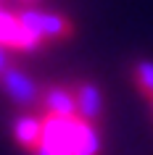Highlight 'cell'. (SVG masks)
Listing matches in <instances>:
<instances>
[{
  "label": "cell",
  "instance_id": "1",
  "mask_svg": "<svg viewBox=\"0 0 153 155\" xmlns=\"http://www.w3.org/2000/svg\"><path fill=\"white\" fill-rule=\"evenodd\" d=\"M16 18L21 24L34 32L42 42H64L71 40L77 34V24L66 13H58V11H42V8H21L13 11Z\"/></svg>",
  "mask_w": 153,
  "mask_h": 155
},
{
  "label": "cell",
  "instance_id": "2",
  "mask_svg": "<svg viewBox=\"0 0 153 155\" xmlns=\"http://www.w3.org/2000/svg\"><path fill=\"white\" fill-rule=\"evenodd\" d=\"M0 92L21 110H34L40 108L42 100V87L34 82L26 71H21L19 66L11 63L5 71L0 74Z\"/></svg>",
  "mask_w": 153,
  "mask_h": 155
},
{
  "label": "cell",
  "instance_id": "3",
  "mask_svg": "<svg viewBox=\"0 0 153 155\" xmlns=\"http://www.w3.org/2000/svg\"><path fill=\"white\" fill-rule=\"evenodd\" d=\"M42 118H45V134L32 155H74L77 118H53V116Z\"/></svg>",
  "mask_w": 153,
  "mask_h": 155
},
{
  "label": "cell",
  "instance_id": "4",
  "mask_svg": "<svg viewBox=\"0 0 153 155\" xmlns=\"http://www.w3.org/2000/svg\"><path fill=\"white\" fill-rule=\"evenodd\" d=\"M71 87H74V100H77V118L92 124V126H100L106 118V100L98 82H92L90 76H77Z\"/></svg>",
  "mask_w": 153,
  "mask_h": 155
},
{
  "label": "cell",
  "instance_id": "5",
  "mask_svg": "<svg viewBox=\"0 0 153 155\" xmlns=\"http://www.w3.org/2000/svg\"><path fill=\"white\" fill-rule=\"evenodd\" d=\"M42 45L45 42L34 32H29L16 18V13L0 11V48L16 50V53H34V50H42Z\"/></svg>",
  "mask_w": 153,
  "mask_h": 155
},
{
  "label": "cell",
  "instance_id": "6",
  "mask_svg": "<svg viewBox=\"0 0 153 155\" xmlns=\"http://www.w3.org/2000/svg\"><path fill=\"white\" fill-rule=\"evenodd\" d=\"M40 113L53 118H77V100L71 84H45L40 100Z\"/></svg>",
  "mask_w": 153,
  "mask_h": 155
},
{
  "label": "cell",
  "instance_id": "7",
  "mask_svg": "<svg viewBox=\"0 0 153 155\" xmlns=\"http://www.w3.org/2000/svg\"><path fill=\"white\" fill-rule=\"evenodd\" d=\"M11 134L16 139V145L21 150L32 155L42 142V134H45V118L42 113H34V110H21L19 116H13L11 121Z\"/></svg>",
  "mask_w": 153,
  "mask_h": 155
},
{
  "label": "cell",
  "instance_id": "8",
  "mask_svg": "<svg viewBox=\"0 0 153 155\" xmlns=\"http://www.w3.org/2000/svg\"><path fill=\"white\" fill-rule=\"evenodd\" d=\"M129 79L135 84V90L148 103H153V61L151 58H135L129 63Z\"/></svg>",
  "mask_w": 153,
  "mask_h": 155
},
{
  "label": "cell",
  "instance_id": "9",
  "mask_svg": "<svg viewBox=\"0 0 153 155\" xmlns=\"http://www.w3.org/2000/svg\"><path fill=\"white\" fill-rule=\"evenodd\" d=\"M74 155H100V126H92V124L77 118Z\"/></svg>",
  "mask_w": 153,
  "mask_h": 155
},
{
  "label": "cell",
  "instance_id": "10",
  "mask_svg": "<svg viewBox=\"0 0 153 155\" xmlns=\"http://www.w3.org/2000/svg\"><path fill=\"white\" fill-rule=\"evenodd\" d=\"M8 66H11V61H8V50H5V48H0V74L5 71Z\"/></svg>",
  "mask_w": 153,
  "mask_h": 155
},
{
  "label": "cell",
  "instance_id": "11",
  "mask_svg": "<svg viewBox=\"0 0 153 155\" xmlns=\"http://www.w3.org/2000/svg\"><path fill=\"white\" fill-rule=\"evenodd\" d=\"M151 108H153V103H151Z\"/></svg>",
  "mask_w": 153,
  "mask_h": 155
}]
</instances>
